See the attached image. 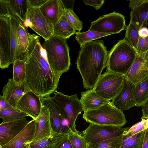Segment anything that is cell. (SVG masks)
<instances>
[{
    "label": "cell",
    "mask_w": 148,
    "mask_h": 148,
    "mask_svg": "<svg viewBox=\"0 0 148 148\" xmlns=\"http://www.w3.org/2000/svg\"><path fill=\"white\" fill-rule=\"evenodd\" d=\"M130 127L101 125L89 123L88 126L80 134L87 143H95L120 136Z\"/></svg>",
    "instance_id": "9"
},
{
    "label": "cell",
    "mask_w": 148,
    "mask_h": 148,
    "mask_svg": "<svg viewBox=\"0 0 148 148\" xmlns=\"http://www.w3.org/2000/svg\"><path fill=\"white\" fill-rule=\"evenodd\" d=\"M42 106L41 98L29 90L18 101L16 108L26 114L33 119H36L40 114Z\"/></svg>",
    "instance_id": "13"
},
{
    "label": "cell",
    "mask_w": 148,
    "mask_h": 148,
    "mask_svg": "<svg viewBox=\"0 0 148 148\" xmlns=\"http://www.w3.org/2000/svg\"><path fill=\"white\" fill-rule=\"evenodd\" d=\"M24 25L31 28L45 40L53 35V25L46 18L39 8H28Z\"/></svg>",
    "instance_id": "10"
},
{
    "label": "cell",
    "mask_w": 148,
    "mask_h": 148,
    "mask_svg": "<svg viewBox=\"0 0 148 148\" xmlns=\"http://www.w3.org/2000/svg\"><path fill=\"white\" fill-rule=\"evenodd\" d=\"M29 121L25 118L0 124V145L3 146L18 135Z\"/></svg>",
    "instance_id": "17"
},
{
    "label": "cell",
    "mask_w": 148,
    "mask_h": 148,
    "mask_svg": "<svg viewBox=\"0 0 148 148\" xmlns=\"http://www.w3.org/2000/svg\"><path fill=\"white\" fill-rule=\"evenodd\" d=\"M48 0H27L29 8H39Z\"/></svg>",
    "instance_id": "42"
},
{
    "label": "cell",
    "mask_w": 148,
    "mask_h": 148,
    "mask_svg": "<svg viewBox=\"0 0 148 148\" xmlns=\"http://www.w3.org/2000/svg\"><path fill=\"white\" fill-rule=\"evenodd\" d=\"M64 15L68 22L75 29L80 32L83 27L82 22L71 8L65 9Z\"/></svg>",
    "instance_id": "35"
},
{
    "label": "cell",
    "mask_w": 148,
    "mask_h": 148,
    "mask_svg": "<svg viewBox=\"0 0 148 148\" xmlns=\"http://www.w3.org/2000/svg\"><path fill=\"white\" fill-rule=\"evenodd\" d=\"M69 138L72 148H87V143L85 139L77 131L69 134Z\"/></svg>",
    "instance_id": "36"
},
{
    "label": "cell",
    "mask_w": 148,
    "mask_h": 148,
    "mask_svg": "<svg viewBox=\"0 0 148 148\" xmlns=\"http://www.w3.org/2000/svg\"><path fill=\"white\" fill-rule=\"evenodd\" d=\"M52 97L61 113L68 122L72 131L75 132L76 121L78 115L83 111L80 100L77 94L68 95L57 91Z\"/></svg>",
    "instance_id": "7"
},
{
    "label": "cell",
    "mask_w": 148,
    "mask_h": 148,
    "mask_svg": "<svg viewBox=\"0 0 148 148\" xmlns=\"http://www.w3.org/2000/svg\"><path fill=\"white\" fill-rule=\"evenodd\" d=\"M40 40V37L29 33L23 59L26 73L25 84L30 90L43 98L57 91L60 78L51 69Z\"/></svg>",
    "instance_id": "1"
},
{
    "label": "cell",
    "mask_w": 148,
    "mask_h": 148,
    "mask_svg": "<svg viewBox=\"0 0 148 148\" xmlns=\"http://www.w3.org/2000/svg\"><path fill=\"white\" fill-rule=\"evenodd\" d=\"M10 14L20 18L23 24L29 8L27 0H7Z\"/></svg>",
    "instance_id": "25"
},
{
    "label": "cell",
    "mask_w": 148,
    "mask_h": 148,
    "mask_svg": "<svg viewBox=\"0 0 148 148\" xmlns=\"http://www.w3.org/2000/svg\"><path fill=\"white\" fill-rule=\"evenodd\" d=\"M137 54L135 49L126 40H120L108 52L106 70L125 75Z\"/></svg>",
    "instance_id": "4"
},
{
    "label": "cell",
    "mask_w": 148,
    "mask_h": 148,
    "mask_svg": "<svg viewBox=\"0 0 148 148\" xmlns=\"http://www.w3.org/2000/svg\"><path fill=\"white\" fill-rule=\"evenodd\" d=\"M53 73L58 78L69 71L70 65L69 48L66 39L52 36L42 45Z\"/></svg>",
    "instance_id": "3"
},
{
    "label": "cell",
    "mask_w": 148,
    "mask_h": 148,
    "mask_svg": "<svg viewBox=\"0 0 148 148\" xmlns=\"http://www.w3.org/2000/svg\"><path fill=\"white\" fill-rule=\"evenodd\" d=\"M84 4L94 7L96 10L99 9L104 3V0H89L83 1Z\"/></svg>",
    "instance_id": "40"
},
{
    "label": "cell",
    "mask_w": 148,
    "mask_h": 148,
    "mask_svg": "<svg viewBox=\"0 0 148 148\" xmlns=\"http://www.w3.org/2000/svg\"><path fill=\"white\" fill-rule=\"evenodd\" d=\"M148 128V123L146 119H142V120L134 125L128 130V132L136 134L146 130Z\"/></svg>",
    "instance_id": "37"
},
{
    "label": "cell",
    "mask_w": 148,
    "mask_h": 148,
    "mask_svg": "<svg viewBox=\"0 0 148 148\" xmlns=\"http://www.w3.org/2000/svg\"><path fill=\"white\" fill-rule=\"evenodd\" d=\"M142 148H148V128L146 131Z\"/></svg>",
    "instance_id": "46"
},
{
    "label": "cell",
    "mask_w": 148,
    "mask_h": 148,
    "mask_svg": "<svg viewBox=\"0 0 148 148\" xmlns=\"http://www.w3.org/2000/svg\"><path fill=\"white\" fill-rule=\"evenodd\" d=\"M42 104L48 108L51 125L53 132L69 134L73 132L68 121L61 113L57 104L50 96L41 98Z\"/></svg>",
    "instance_id": "11"
},
{
    "label": "cell",
    "mask_w": 148,
    "mask_h": 148,
    "mask_svg": "<svg viewBox=\"0 0 148 148\" xmlns=\"http://www.w3.org/2000/svg\"><path fill=\"white\" fill-rule=\"evenodd\" d=\"M30 90L25 83L18 84L12 79H9L2 89V96L11 106L16 108L19 99Z\"/></svg>",
    "instance_id": "19"
},
{
    "label": "cell",
    "mask_w": 148,
    "mask_h": 148,
    "mask_svg": "<svg viewBox=\"0 0 148 148\" xmlns=\"http://www.w3.org/2000/svg\"><path fill=\"white\" fill-rule=\"evenodd\" d=\"M12 79L18 84L25 83L26 77L25 63L24 59H17L13 64Z\"/></svg>",
    "instance_id": "31"
},
{
    "label": "cell",
    "mask_w": 148,
    "mask_h": 148,
    "mask_svg": "<svg viewBox=\"0 0 148 148\" xmlns=\"http://www.w3.org/2000/svg\"><path fill=\"white\" fill-rule=\"evenodd\" d=\"M138 33L139 36L141 38H145L148 36V29L145 27L140 29Z\"/></svg>",
    "instance_id": "45"
},
{
    "label": "cell",
    "mask_w": 148,
    "mask_h": 148,
    "mask_svg": "<svg viewBox=\"0 0 148 148\" xmlns=\"http://www.w3.org/2000/svg\"><path fill=\"white\" fill-rule=\"evenodd\" d=\"M146 130L136 134L127 131L124 137L121 148H142Z\"/></svg>",
    "instance_id": "26"
},
{
    "label": "cell",
    "mask_w": 148,
    "mask_h": 148,
    "mask_svg": "<svg viewBox=\"0 0 148 148\" xmlns=\"http://www.w3.org/2000/svg\"><path fill=\"white\" fill-rule=\"evenodd\" d=\"M130 22L139 29H148V0H130Z\"/></svg>",
    "instance_id": "16"
},
{
    "label": "cell",
    "mask_w": 148,
    "mask_h": 148,
    "mask_svg": "<svg viewBox=\"0 0 148 148\" xmlns=\"http://www.w3.org/2000/svg\"><path fill=\"white\" fill-rule=\"evenodd\" d=\"M37 121L32 119L15 137L0 148H29L36 131Z\"/></svg>",
    "instance_id": "15"
},
{
    "label": "cell",
    "mask_w": 148,
    "mask_h": 148,
    "mask_svg": "<svg viewBox=\"0 0 148 148\" xmlns=\"http://www.w3.org/2000/svg\"><path fill=\"white\" fill-rule=\"evenodd\" d=\"M125 80L124 75L106 70L100 75L93 89L100 96L112 100L123 88Z\"/></svg>",
    "instance_id": "6"
},
{
    "label": "cell",
    "mask_w": 148,
    "mask_h": 148,
    "mask_svg": "<svg viewBox=\"0 0 148 148\" xmlns=\"http://www.w3.org/2000/svg\"><path fill=\"white\" fill-rule=\"evenodd\" d=\"M55 148H72L71 143L69 138V134L61 140Z\"/></svg>",
    "instance_id": "41"
},
{
    "label": "cell",
    "mask_w": 148,
    "mask_h": 148,
    "mask_svg": "<svg viewBox=\"0 0 148 148\" xmlns=\"http://www.w3.org/2000/svg\"><path fill=\"white\" fill-rule=\"evenodd\" d=\"M0 68H8L12 64L11 33L8 18L0 17Z\"/></svg>",
    "instance_id": "12"
},
{
    "label": "cell",
    "mask_w": 148,
    "mask_h": 148,
    "mask_svg": "<svg viewBox=\"0 0 148 148\" xmlns=\"http://www.w3.org/2000/svg\"><path fill=\"white\" fill-rule=\"evenodd\" d=\"M125 77L134 85L148 78V51L138 54Z\"/></svg>",
    "instance_id": "14"
},
{
    "label": "cell",
    "mask_w": 148,
    "mask_h": 148,
    "mask_svg": "<svg viewBox=\"0 0 148 148\" xmlns=\"http://www.w3.org/2000/svg\"><path fill=\"white\" fill-rule=\"evenodd\" d=\"M42 105L41 112L36 119V131L32 142L45 139L51 136L53 133L51 125L48 109L46 106Z\"/></svg>",
    "instance_id": "21"
},
{
    "label": "cell",
    "mask_w": 148,
    "mask_h": 148,
    "mask_svg": "<svg viewBox=\"0 0 148 148\" xmlns=\"http://www.w3.org/2000/svg\"><path fill=\"white\" fill-rule=\"evenodd\" d=\"M75 39L77 41L80 47L84 44L97 39L112 35L110 34H105L88 30L83 32H76Z\"/></svg>",
    "instance_id": "30"
},
{
    "label": "cell",
    "mask_w": 148,
    "mask_h": 148,
    "mask_svg": "<svg viewBox=\"0 0 148 148\" xmlns=\"http://www.w3.org/2000/svg\"><path fill=\"white\" fill-rule=\"evenodd\" d=\"M135 50L137 54L148 51V36L144 38L139 37Z\"/></svg>",
    "instance_id": "38"
},
{
    "label": "cell",
    "mask_w": 148,
    "mask_h": 148,
    "mask_svg": "<svg viewBox=\"0 0 148 148\" xmlns=\"http://www.w3.org/2000/svg\"><path fill=\"white\" fill-rule=\"evenodd\" d=\"M140 29L131 22L126 28V32L124 38L135 49L139 38L138 31Z\"/></svg>",
    "instance_id": "34"
},
{
    "label": "cell",
    "mask_w": 148,
    "mask_h": 148,
    "mask_svg": "<svg viewBox=\"0 0 148 148\" xmlns=\"http://www.w3.org/2000/svg\"><path fill=\"white\" fill-rule=\"evenodd\" d=\"M26 116H28L27 114L13 107L0 111V117L2 119V122L23 119Z\"/></svg>",
    "instance_id": "33"
},
{
    "label": "cell",
    "mask_w": 148,
    "mask_h": 148,
    "mask_svg": "<svg viewBox=\"0 0 148 148\" xmlns=\"http://www.w3.org/2000/svg\"><path fill=\"white\" fill-rule=\"evenodd\" d=\"M39 9L46 18L54 26L65 13L61 0H48Z\"/></svg>",
    "instance_id": "20"
},
{
    "label": "cell",
    "mask_w": 148,
    "mask_h": 148,
    "mask_svg": "<svg viewBox=\"0 0 148 148\" xmlns=\"http://www.w3.org/2000/svg\"><path fill=\"white\" fill-rule=\"evenodd\" d=\"M11 33V50L12 64L17 59L23 60L24 54L20 48L17 35V29L19 22L17 18L12 15L8 18Z\"/></svg>",
    "instance_id": "23"
},
{
    "label": "cell",
    "mask_w": 148,
    "mask_h": 148,
    "mask_svg": "<svg viewBox=\"0 0 148 148\" xmlns=\"http://www.w3.org/2000/svg\"><path fill=\"white\" fill-rule=\"evenodd\" d=\"M82 118L87 123L101 125L122 127L127 123L123 110L110 101L97 108L84 112Z\"/></svg>",
    "instance_id": "5"
},
{
    "label": "cell",
    "mask_w": 148,
    "mask_h": 148,
    "mask_svg": "<svg viewBox=\"0 0 148 148\" xmlns=\"http://www.w3.org/2000/svg\"><path fill=\"white\" fill-rule=\"evenodd\" d=\"M76 32L64 14L53 26V36L67 39Z\"/></svg>",
    "instance_id": "24"
},
{
    "label": "cell",
    "mask_w": 148,
    "mask_h": 148,
    "mask_svg": "<svg viewBox=\"0 0 148 148\" xmlns=\"http://www.w3.org/2000/svg\"><path fill=\"white\" fill-rule=\"evenodd\" d=\"M135 85L125 77L123 87L119 94L112 100V102L118 108L126 110L136 106L134 91Z\"/></svg>",
    "instance_id": "18"
},
{
    "label": "cell",
    "mask_w": 148,
    "mask_h": 148,
    "mask_svg": "<svg viewBox=\"0 0 148 148\" xmlns=\"http://www.w3.org/2000/svg\"><path fill=\"white\" fill-rule=\"evenodd\" d=\"M12 107L3 98L2 96H0V111Z\"/></svg>",
    "instance_id": "43"
},
{
    "label": "cell",
    "mask_w": 148,
    "mask_h": 148,
    "mask_svg": "<svg viewBox=\"0 0 148 148\" xmlns=\"http://www.w3.org/2000/svg\"><path fill=\"white\" fill-rule=\"evenodd\" d=\"M80 47L76 67L82 76L84 88L92 89L106 67L108 52L103 40L92 41Z\"/></svg>",
    "instance_id": "2"
},
{
    "label": "cell",
    "mask_w": 148,
    "mask_h": 148,
    "mask_svg": "<svg viewBox=\"0 0 148 148\" xmlns=\"http://www.w3.org/2000/svg\"><path fill=\"white\" fill-rule=\"evenodd\" d=\"M125 21L124 16L114 11L100 16L92 22L89 29L105 34H118L125 30Z\"/></svg>",
    "instance_id": "8"
},
{
    "label": "cell",
    "mask_w": 148,
    "mask_h": 148,
    "mask_svg": "<svg viewBox=\"0 0 148 148\" xmlns=\"http://www.w3.org/2000/svg\"><path fill=\"white\" fill-rule=\"evenodd\" d=\"M11 16L7 0H0V17L9 18Z\"/></svg>",
    "instance_id": "39"
},
{
    "label": "cell",
    "mask_w": 148,
    "mask_h": 148,
    "mask_svg": "<svg viewBox=\"0 0 148 148\" xmlns=\"http://www.w3.org/2000/svg\"><path fill=\"white\" fill-rule=\"evenodd\" d=\"M16 17L19 22L17 32L19 45L22 52L24 54L28 46L29 33L22 21Z\"/></svg>",
    "instance_id": "32"
},
{
    "label": "cell",
    "mask_w": 148,
    "mask_h": 148,
    "mask_svg": "<svg viewBox=\"0 0 148 148\" xmlns=\"http://www.w3.org/2000/svg\"><path fill=\"white\" fill-rule=\"evenodd\" d=\"M68 134H62L53 132L49 137L40 141L32 142L31 148H55L57 144Z\"/></svg>",
    "instance_id": "28"
},
{
    "label": "cell",
    "mask_w": 148,
    "mask_h": 148,
    "mask_svg": "<svg viewBox=\"0 0 148 148\" xmlns=\"http://www.w3.org/2000/svg\"><path fill=\"white\" fill-rule=\"evenodd\" d=\"M128 130L117 137L96 143H87V148H121L124 137Z\"/></svg>",
    "instance_id": "29"
},
{
    "label": "cell",
    "mask_w": 148,
    "mask_h": 148,
    "mask_svg": "<svg viewBox=\"0 0 148 148\" xmlns=\"http://www.w3.org/2000/svg\"><path fill=\"white\" fill-rule=\"evenodd\" d=\"M81 94L79 100L84 112L97 108L110 101L99 96L93 88L82 92Z\"/></svg>",
    "instance_id": "22"
},
{
    "label": "cell",
    "mask_w": 148,
    "mask_h": 148,
    "mask_svg": "<svg viewBox=\"0 0 148 148\" xmlns=\"http://www.w3.org/2000/svg\"><path fill=\"white\" fill-rule=\"evenodd\" d=\"M29 148H31V147H29Z\"/></svg>",
    "instance_id": "47"
},
{
    "label": "cell",
    "mask_w": 148,
    "mask_h": 148,
    "mask_svg": "<svg viewBox=\"0 0 148 148\" xmlns=\"http://www.w3.org/2000/svg\"><path fill=\"white\" fill-rule=\"evenodd\" d=\"M134 97L135 106H141L148 100V78L135 85Z\"/></svg>",
    "instance_id": "27"
},
{
    "label": "cell",
    "mask_w": 148,
    "mask_h": 148,
    "mask_svg": "<svg viewBox=\"0 0 148 148\" xmlns=\"http://www.w3.org/2000/svg\"><path fill=\"white\" fill-rule=\"evenodd\" d=\"M142 116L141 119H145L148 123V100L142 106Z\"/></svg>",
    "instance_id": "44"
}]
</instances>
